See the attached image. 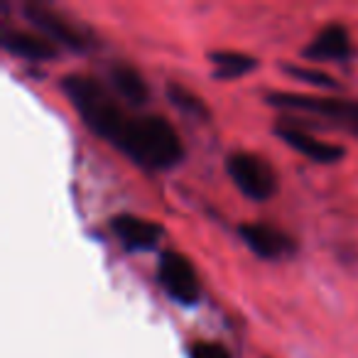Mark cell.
I'll use <instances>...</instances> for the list:
<instances>
[{
  "label": "cell",
  "mask_w": 358,
  "mask_h": 358,
  "mask_svg": "<svg viewBox=\"0 0 358 358\" xmlns=\"http://www.w3.org/2000/svg\"><path fill=\"white\" fill-rule=\"evenodd\" d=\"M62 91L76 108L86 128L113 148L128 155L145 169H169L182 162L185 145L174 125L162 115H130L96 79L69 74L62 79Z\"/></svg>",
  "instance_id": "6da1fadb"
},
{
  "label": "cell",
  "mask_w": 358,
  "mask_h": 358,
  "mask_svg": "<svg viewBox=\"0 0 358 358\" xmlns=\"http://www.w3.org/2000/svg\"><path fill=\"white\" fill-rule=\"evenodd\" d=\"M268 106L289 113H309L329 120V123L346 125V128L358 130V101L343 99H322V96L307 94H289V91H270L265 96Z\"/></svg>",
  "instance_id": "7a4b0ae2"
},
{
  "label": "cell",
  "mask_w": 358,
  "mask_h": 358,
  "mask_svg": "<svg viewBox=\"0 0 358 358\" xmlns=\"http://www.w3.org/2000/svg\"><path fill=\"white\" fill-rule=\"evenodd\" d=\"M22 13H25L27 22L55 47L59 45L71 52H89L96 45L94 35L84 25H74L64 13L55 10V8L42 6V3H25Z\"/></svg>",
  "instance_id": "3957f363"
},
{
  "label": "cell",
  "mask_w": 358,
  "mask_h": 358,
  "mask_svg": "<svg viewBox=\"0 0 358 358\" xmlns=\"http://www.w3.org/2000/svg\"><path fill=\"white\" fill-rule=\"evenodd\" d=\"M226 172L234 179V185L243 192L248 199L265 201L278 189V174L270 167L268 159L255 152H231L226 157Z\"/></svg>",
  "instance_id": "277c9868"
},
{
  "label": "cell",
  "mask_w": 358,
  "mask_h": 358,
  "mask_svg": "<svg viewBox=\"0 0 358 358\" xmlns=\"http://www.w3.org/2000/svg\"><path fill=\"white\" fill-rule=\"evenodd\" d=\"M157 280L162 289L179 304H196L201 294V285L196 270L182 253L164 250L157 263Z\"/></svg>",
  "instance_id": "5b68a950"
},
{
  "label": "cell",
  "mask_w": 358,
  "mask_h": 358,
  "mask_svg": "<svg viewBox=\"0 0 358 358\" xmlns=\"http://www.w3.org/2000/svg\"><path fill=\"white\" fill-rule=\"evenodd\" d=\"M238 236L258 258L263 260H285L294 253V241L285 231L268 224H241Z\"/></svg>",
  "instance_id": "8992f818"
},
{
  "label": "cell",
  "mask_w": 358,
  "mask_h": 358,
  "mask_svg": "<svg viewBox=\"0 0 358 358\" xmlns=\"http://www.w3.org/2000/svg\"><path fill=\"white\" fill-rule=\"evenodd\" d=\"M275 133L282 140L285 145H289L292 150H297L299 155H304L307 159L317 164H334L343 157V148L336 143H329V140L314 138L312 133L297 128L294 123H280L275 125Z\"/></svg>",
  "instance_id": "52a82bcc"
},
{
  "label": "cell",
  "mask_w": 358,
  "mask_h": 358,
  "mask_svg": "<svg viewBox=\"0 0 358 358\" xmlns=\"http://www.w3.org/2000/svg\"><path fill=\"white\" fill-rule=\"evenodd\" d=\"M110 231L120 241L125 250L133 253H143V250H155L162 238V226L155 224L143 216L133 214H120L110 219Z\"/></svg>",
  "instance_id": "ba28073f"
},
{
  "label": "cell",
  "mask_w": 358,
  "mask_h": 358,
  "mask_svg": "<svg viewBox=\"0 0 358 358\" xmlns=\"http://www.w3.org/2000/svg\"><path fill=\"white\" fill-rule=\"evenodd\" d=\"M353 55L351 35L341 22H329L312 37L302 50V57L309 62H346Z\"/></svg>",
  "instance_id": "9c48e42d"
},
{
  "label": "cell",
  "mask_w": 358,
  "mask_h": 358,
  "mask_svg": "<svg viewBox=\"0 0 358 358\" xmlns=\"http://www.w3.org/2000/svg\"><path fill=\"white\" fill-rule=\"evenodd\" d=\"M0 45L6 47L10 55L22 57V59H30V62H52L57 57V47L47 37L13 30V27H3Z\"/></svg>",
  "instance_id": "30bf717a"
},
{
  "label": "cell",
  "mask_w": 358,
  "mask_h": 358,
  "mask_svg": "<svg viewBox=\"0 0 358 358\" xmlns=\"http://www.w3.org/2000/svg\"><path fill=\"white\" fill-rule=\"evenodd\" d=\"M108 76H110V86H113L115 94H118L120 99H125L133 106L148 103L150 89H148V84H145V79L140 76V71L135 69V66L118 62V64L110 66Z\"/></svg>",
  "instance_id": "8fae6325"
},
{
  "label": "cell",
  "mask_w": 358,
  "mask_h": 358,
  "mask_svg": "<svg viewBox=\"0 0 358 358\" xmlns=\"http://www.w3.org/2000/svg\"><path fill=\"white\" fill-rule=\"evenodd\" d=\"M211 64H214V76L216 79H241L248 71H253L258 66V59L243 52H211L209 55Z\"/></svg>",
  "instance_id": "7c38bea8"
},
{
  "label": "cell",
  "mask_w": 358,
  "mask_h": 358,
  "mask_svg": "<svg viewBox=\"0 0 358 358\" xmlns=\"http://www.w3.org/2000/svg\"><path fill=\"white\" fill-rule=\"evenodd\" d=\"M167 99L174 108L182 110L185 115H192V118H199V120L209 118V106L201 101V96H196L194 91H189L187 86L169 81L167 84Z\"/></svg>",
  "instance_id": "4fadbf2b"
},
{
  "label": "cell",
  "mask_w": 358,
  "mask_h": 358,
  "mask_svg": "<svg viewBox=\"0 0 358 358\" xmlns=\"http://www.w3.org/2000/svg\"><path fill=\"white\" fill-rule=\"evenodd\" d=\"M282 71L292 79H299L304 84H312L317 89H338L336 79L329 76L327 71H319V69H309V66H297V64H282Z\"/></svg>",
  "instance_id": "5bb4252c"
},
{
  "label": "cell",
  "mask_w": 358,
  "mask_h": 358,
  "mask_svg": "<svg viewBox=\"0 0 358 358\" xmlns=\"http://www.w3.org/2000/svg\"><path fill=\"white\" fill-rule=\"evenodd\" d=\"M189 358H231L229 348L216 341H194L189 346Z\"/></svg>",
  "instance_id": "9a60e30c"
}]
</instances>
